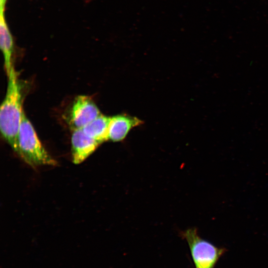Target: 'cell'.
Segmentation results:
<instances>
[{
    "instance_id": "5",
    "label": "cell",
    "mask_w": 268,
    "mask_h": 268,
    "mask_svg": "<svg viewBox=\"0 0 268 268\" xmlns=\"http://www.w3.org/2000/svg\"><path fill=\"white\" fill-rule=\"evenodd\" d=\"M72 161L80 164L91 155L101 144L80 129L73 130L71 138Z\"/></svg>"
},
{
    "instance_id": "4",
    "label": "cell",
    "mask_w": 268,
    "mask_h": 268,
    "mask_svg": "<svg viewBox=\"0 0 268 268\" xmlns=\"http://www.w3.org/2000/svg\"><path fill=\"white\" fill-rule=\"evenodd\" d=\"M100 114L99 109L90 97L78 96L71 106L69 123L73 130L82 129Z\"/></svg>"
},
{
    "instance_id": "1",
    "label": "cell",
    "mask_w": 268,
    "mask_h": 268,
    "mask_svg": "<svg viewBox=\"0 0 268 268\" xmlns=\"http://www.w3.org/2000/svg\"><path fill=\"white\" fill-rule=\"evenodd\" d=\"M7 77L6 93L0 109V129L3 138L17 153L18 134L24 112L21 87L13 66Z\"/></svg>"
},
{
    "instance_id": "6",
    "label": "cell",
    "mask_w": 268,
    "mask_h": 268,
    "mask_svg": "<svg viewBox=\"0 0 268 268\" xmlns=\"http://www.w3.org/2000/svg\"><path fill=\"white\" fill-rule=\"evenodd\" d=\"M142 123L143 122L137 118L127 114H120L111 117L108 139L114 142L122 141L133 128Z\"/></svg>"
},
{
    "instance_id": "2",
    "label": "cell",
    "mask_w": 268,
    "mask_h": 268,
    "mask_svg": "<svg viewBox=\"0 0 268 268\" xmlns=\"http://www.w3.org/2000/svg\"><path fill=\"white\" fill-rule=\"evenodd\" d=\"M18 155L29 165L55 166L56 161L42 145L31 122L24 113L18 134Z\"/></svg>"
},
{
    "instance_id": "7",
    "label": "cell",
    "mask_w": 268,
    "mask_h": 268,
    "mask_svg": "<svg viewBox=\"0 0 268 268\" xmlns=\"http://www.w3.org/2000/svg\"><path fill=\"white\" fill-rule=\"evenodd\" d=\"M0 44L4 57V68L7 76L13 66L12 56L14 52V42L5 20L4 12H0Z\"/></svg>"
},
{
    "instance_id": "8",
    "label": "cell",
    "mask_w": 268,
    "mask_h": 268,
    "mask_svg": "<svg viewBox=\"0 0 268 268\" xmlns=\"http://www.w3.org/2000/svg\"><path fill=\"white\" fill-rule=\"evenodd\" d=\"M111 117L100 114L81 129L84 133L100 143L108 139Z\"/></svg>"
},
{
    "instance_id": "9",
    "label": "cell",
    "mask_w": 268,
    "mask_h": 268,
    "mask_svg": "<svg viewBox=\"0 0 268 268\" xmlns=\"http://www.w3.org/2000/svg\"><path fill=\"white\" fill-rule=\"evenodd\" d=\"M7 0H0V12H4Z\"/></svg>"
},
{
    "instance_id": "3",
    "label": "cell",
    "mask_w": 268,
    "mask_h": 268,
    "mask_svg": "<svg viewBox=\"0 0 268 268\" xmlns=\"http://www.w3.org/2000/svg\"><path fill=\"white\" fill-rule=\"evenodd\" d=\"M182 235L189 244L196 268H213L224 250L201 238L196 228L188 229Z\"/></svg>"
}]
</instances>
